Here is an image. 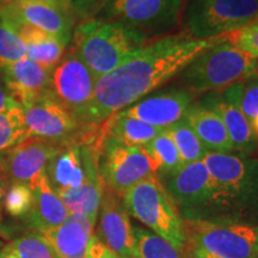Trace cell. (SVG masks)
I'll list each match as a JSON object with an SVG mask.
<instances>
[{
  "label": "cell",
  "instance_id": "6da1fadb",
  "mask_svg": "<svg viewBox=\"0 0 258 258\" xmlns=\"http://www.w3.org/2000/svg\"><path fill=\"white\" fill-rule=\"evenodd\" d=\"M221 42V37L196 40L184 35L163 37L141 48L96 80L89 124L98 127L105 123L111 116L183 72L203 51Z\"/></svg>",
  "mask_w": 258,
  "mask_h": 258
},
{
  "label": "cell",
  "instance_id": "7a4b0ae2",
  "mask_svg": "<svg viewBox=\"0 0 258 258\" xmlns=\"http://www.w3.org/2000/svg\"><path fill=\"white\" fill-rule=\"evenodd\" d=\"M202 161L212 176L213 190L194 220L252 224L251 212L258 203V160L245 154L208 152Z\"/></svg>",
  "mask_w": 258,
  "mask_h": 258
},
{
  "label": "cell",
  "instance_id": "3957f363",
  "mask_svg": "<svg viewBox=\"0 0 258 258\" xmlns=\"http://www.w3.org/2000/svg\"><path fill=\"white\" fill-rule=\"evenodd\" d=\"M147 36L121 22L85 19L77 25L72 47L96 79L147 46Z\"/></svg>",
  "mask_w": 258,
  "mask_h": 258
},
{
  "label": "cell",
  "instance_id": "277c9868",
  "mask_svg": "<svg viewBox=\"0 0 258 258\" xmlns=\"http://www.w3.org/2000/svg\"><path fill=\"white\" fill-rule=\"evenodd\" d=\"M257 72L258 57L221 42L196 57L182 72V80L192 93L220 92Z\"/></svg>",
  "mask_w": 258,
  "mask_h": 258
},
{
  "label": "cell",
  "instance_id": "5b68a950",
  "mask_svg": "<svg viewBox=\"0 0 258 258\" xmlns=\"http://www.w3.org/2000/svg\"><path fill=\"white\" fill-rule=\"evenodd\" d=\"M122 201L132 217L185 253L183 219L158 176L138 183L122 196Z\"/></svg>",
  "mask_w": 258,
  "mask_h": 258
},
{
  "label": "cell",
  "instance_id": "8992f818",
  "mask_svg": "<svg viewBox=\"0 0 258 258\" xmlns=\"http://www.w3.org/2000/svg\"><path fill=\"white\" fill-rule=\"evenodd\" d=\"M185 251L200 249L217 258L258 256V225L183 219Z\"/></svg>",
  "mask_w": 258,
  "mask_h": 258
},
{
  "label": "cell",
  "instance_id": "52a82bcc",
  "mask_svg": "<svg viewBox=\"0 0 258 258\" xmlns=\"http://www.w3.org/2000/svg\"><path fill=\"white\" fill-rule=\"evenodd\" d=\"M258 18V0H189L184 11L186 36L215 38Z\"/></svg>",
  "mask_w": 258,
  "mask_h": 258
},
{
  "label": "cell",
  "instance_id": "ba28073f",
  "mask_svg": "<svg viewBox=\"0 0 258 258\" xmlns=\"http://www.w3.org/2000/svg\"><path fill=\"white\" fill-rule=\"evenodd\" d=\"M29 137H37L63 145L88 141L101 125H86L49 91L23 106Z\"/></svg>",
  "mask_w": 258,
  "mask_h": 258
},
{
  "label": "cell",
  "instance_id": "9c48e42d",
  "mask_svg": "<svg viewBox=\"0 0 258 258\" xmlns=\"http://www.w3.org/2000/svg\"><path fill=\"white\" fill-rule=\"evenodd\" d=\"M98 169L103 184L121 198L138 183L156 175L144 147L127 145L104 133L99 145Z\"/></svg>",
  "mask_w": 258,
  "mask_h": 258
},
{
  "label": "cell",
  "instance_id": "30bf717a",
  "mask_svg": "<svg viewBox=\"0 0 258 258\" xmlns=\"http://www.w3.org/2000/svg\"><path fill=\"white\" fill-rule=\"evenodd\" d=\"M182 9L183 0H108L98 15L101 19L121 22L147 36L176 27Z\"/></svg>",
  "mask_w": 258,
  "mask_h": 258
},
{
  "label": "cell",
  "instance_id": "8fae6325",
  "mask_svg": "<svg viewBox=\"0 0 258 258\" xmlns=\"http://www.w3.org/2000/svg\"><path fill=\"white\" fill-rule=\"evenodd\" d=\"M96 78L73 48L62 56L53 71L51 91L82 123L89 124V110Z\"/></svg>",
  "mask_w": 258,
  "mask_h": 258
},
{
  "label": "cell",
  "instance_id": "7c38bea8",
  "mask_svg": "<svg viewBox=\"0 0 258 258\" xmlns=\"http://www.w3.org/2000/svg\"><path fill=\"white\" fill-rule=\"evenodd\" d=\"M0 11L8 22H19L41 29L67 47L73 36L72 10L56 0H8L0 3Z\"/></svg>",
  "mask_w": 258,
  "mask_h": 258
},
{
  "label": "cell",
  "instance_id": "4fadbf2b",
  "mask_svg": "<svg viewBox=\"0 0 258 258\" xmlns=\"http://www.w3.org/2000/svg\"><path fill=\"white\" fill-rule=\"evenodd\" d=\"M63 146L66 145L47 139L28 137L3 152L0 169L9 185L12 183H24L29 186L34 184Z\"/></svg>",
  "mask_w": 258,
  "mask_h": 258
},
{
  "label": "cell",
  "instance_id": "5bb4252c",
  "mask_svg": "<svg viewBox=\"0 0 258 258\" xmlns=\"http://www.w3.org/2000/svg\"><path fill=\"white\" fill-rule=\"evenodd\" d=\"M98 235L103 245L118 258H139L133 225L120 195L103 185Z\"/></svg>",
  "mask_w": 258,
  "mask_h": 258
},
{
  "label": "cell",
  "instance_id": "9a60e30c",
  "mask_svg": "<svg viewBox=\"0 0 258 258\" xmlns=\"http://www.w3.org/2000/svg\"><path fill=\"white\" fill-rule=\"evenodd\" d=\"M98 139L80 145L85 179L79 188L55 192L70 214H82L96 225L103 196V180L98 169Z\"/></svg>",
  "mask_w": 258,
  "mask_h": 258
},
{
  "label": "cell",
  "instance_id": "2e32d148",
  "mask_svg": "<svg viewBox=\"0 0 258 258\" xmlns=\"http://www.w3.org/2000/svg\"><path fill=\"white\" fill-rule=\"evenodd\" d=\"M165 189L184 219H195L211 198L213 179L207 166L200 160L167 176Z\"/></svg>",
  "mask_w": 258,
  "mask_h": 258
},
{
  "label": "cell",
  "instance_id": "e0dca14e",
  "mask_svg": "<svg viewBox=\"0 0 258 258\" xmlns=\"http://www.w3.org/2000/svg\"><path fill=\"white\" fill-rule=\"evenodd\" d=\"M192 99L194 93L189 90L175 89L140 99L117 114L137 118L164 131L184 118Z\"/></svg>",
  "mask_w": 258,
  "mask_h": 258
},
{
  "label": "cell",
  "instance_id": "ac0fdd59",
  "mask_svg": "<svg viewBox=\"0 0 258 258\" xmlns=\"http://www.w3.org/2000/svg\"><path fill=\"white\" fill-rule=\"evenodd\" d=\"M54 69L23 57L0 70L5 88L21 108L51 91Z\"/></svg>",
  "mask_w": 258,
  "mask_h": 258
},
{
  "label": "cell",
  "instance_id": "d6986e66",
  "mask_svg": "<svg viewBox=\"0 0 258 258\" xmlns=\"http://www.w3.org/2000/svg\"><path fill=\"white\" fill-rule=\"evenodd\" d=\"M95 224L82 214H70L62 224L42 233L56 258H89L95 243Z\"/></svg>",
  "mask_w": 258,
  "mask_h": 258
},
{
  "label": "cell",
  "instance_id": "ffe728a7",
  "mask_svg": "<svg viewBox=\"0 0 258 258\" xmlns=\"http://www.w3.org/2000/svg\"><path fill=\"white\" fill-rule=\"evenodd\" d=\"M30 189L34 194V203L31 211L24 217L29 228L42 234L57 227L66 220L70 213L59 196L51 189L46 172L35 180Z\"/></svg>",
  "mask_w": 258,
  "mask_h": 258
},
{
  "label": "cell",
  "instance_id": "44dd1931",
  "mask_svg": "<svg viewBox=\"0 0 258 258\" xmlns=\"http://www.w3.org/2000/svg\"><path fill=\"white\" fill-rule=\"evenodd\" d=\"M202 105L212 109L220 116L230 137L233 151L246 154L256 150L258 137L254 134L250 121L237 105L227 102L221 96L208 97Z\"/></svg>",
  "mask_w": 258,
  "mask_h": 258
},
{
  "label": "cell",
  "instance_id": "7402d4cb",
  "mask_svg": "<svg viewBox=\"0 0 258 258\" xmlns=\"http://www.w3.org/2000/svg\"><path fill=\"white\" fill-rule=\"evenodd\" d=\"M184 120L208 152L228 153L233 151L224 122L214 110L202 104H191Z\"/></svg>",
  "mask_w": 258,
  "mask_h": 258
},
{
  "label": "cell",
  "instance_id": "603a6c76",
  "mask_svg": "<svg viewBox=\"0 0 258 258\" xmlns=\"http://www.w3.org/2000/svg\"><path fill=\"white\" fill-rule=\"evenodd\" d=\"M9 24L25 44L27 57L46 67L55 69L64 55L66 46L63 43L32 25L19 22H9Z\"/></svg>",
  "mask_w": 258,
  "mask_h": 258
},
{
  "label": "cell",
  "instance_id": "cb8c5ba5",
  "mask_svg": "<svg viewBox=\"0 0 258 258\" xmlns=\"http://www.w3.org/2000/svg\"><path fill=\"white\" fill-rule=\"evenodd\" d=\"M46 176L55 192L79 188L85 179L80 145L70 144L61 148L48 164Z\"/></svg>",
  "mask_w": 258,
  "mask_h": 258
},
{
  "label": "cell",
  "instance_id": "d4e9b609",
  "mask_svg": "<svg viewBox=\"0 0 258 258\" xmlns=\"http://www.w3.org/2000/svg\"><path fill=\"white\" fill-rule=\"evenodd\" d=\"M101 127L104 134L110 135L127 145L139 147L146 146L161 132V129L137 118L118 114L111 116Z\"/></svg>",
  "mask_w": 258,
  "mask_h": 258
},
{
  "label": "cell",
  "instance_id": "484cf974",
  "mask_svg": "<svg viewBox=\"0 0 258 258\" xmlns=\"http://www.w3.org/2000/svg\"><path fill=\"white\" fill-rule=\"evenodd\" d=\"M144 148L150 158L153 172L156 175L167 177L183 166L178 150L165 129L161 131Z\"/></svg>",
  "mask_w": 258,
  "mask_h": 258
},
{
  "label": "cell",
  "instance_id": "4316f807",
  "mask_svg": "<svg viewBox=\"0 0 258 258\" xmlns=\"http://www.w3.org/2000/svg\"><path fill=\"white\" fill-rule=\"evenodd\" d=\"M165 131L172 138L183 165L202 160L203 157L207 154L208 151L184 118L166 128Z\"/></svg>",
  "mask_w": 258,
  "mask_h": 258
},
{
  "label": "cell",
  "instance_id": "83f0119b",
  "mask_svg": "<svg viewBox=\"0 0 258 258\" xmlns=\"http://www.w3.org/2000/svg\"><path fill=\"white\" fill-rule=\"evenodd\" d=\"M221 97L239 108L250 123L258 116V74L234 84L222 91Z\"/></svg>",
  "mask_w": 258,
  "mask_h": 258
},
{
  "label": "cell",
  "instance_id": "f1b7e54d",
  "mask_svg": "<svg viewBox=\"0 0 258 258\" xmlns=\"http://www.w3.org/2000/svg\"><path fill=\"white\" fill-rule=\"evenodd\" d=\"M5 258H56L43 235L37 232L24 234L5 244Z\"/></svg>",
  "mask_w": 258,
  "mask_h": 258
},
{
  "label": "cell",
  "instance_id": "f546056e",
  "mask_svg": "<svg viewBox=\"0 0 258 258\" xmlns=\"http://www.w3.org/2000/svg\"><path fill=\"white\" fill-rule=\"evenodd\" d=\"M133 231L139 258H184V252L153 232L140 226H133Z\"/></svg>",
  "mask_w": 258,
  "mask_h": 258
},
{
  "label": "cell",
  "instance_id": "4dcf8cb0",
  "mask_svg": "<svg viewBox=\"0 0 258 258\" xmlns=\"http://www.w3.org/2000/svg\"><path fill=\"white\" fill-rule=\"evenodd\" d=\"M28 137L23 109L18 108L0 114V153L10 150Z\"/></svg>",
  "mask_w": 258,
  "mask_h": 258
},
{
  "label": "cell",
  "instance_id": "1f68e13d",
  "mask_svg": "<svg viewBox=\"0 0 258 258\" xmlns=\"http://www.w3.org/2000/svg\"><path fill=\"white\" fill-rule=\"evenodd\" d=\"M27 56V48L0 11V70Z\"/></svg>",
  "mask_w": 258,
  "mask_h": 258
},
{
  "label": "cell",
  "instance_id": "d6a6232c",
  "mask_svg": "<svg viewBox=\"0 0 258 258\" xmlns=\"http://www.w3.org/2000/svg\"><path fill=\"white\" fill-rule=\"evenodd\" d=\"M34 194L28 184L12 183L4 195V208L14 218H24L31 211Z\"/></svg>",
  "mask_w": 258,
  "mask_h": 258
},
{
  "label": "cell",
  "instance_id": "836d02e7",
  "mask_svg": "<svg viewBox=\"0 0 258 258\" xmlns=\"http://www.w3.org/2000/svg\"><path fill=\"white\" fill-rule=\"evenodd\" d=\"M222 42L258 57V18L246 27L222 35Z\"/></svg>",
  "mask_w": 258,
  "mask_h": 258
},
{
  "label": "cell",
  "instance_id": "e575fe53",
  "mask_svg": "<svg viewBox=\"0 0 258 258\" xmlns=\"http://www.w3.org/2000/svg\"><path fill=\"white\" fill-rule=\"evenodd\" d=\"M108 0H71V10L74 17L82 21L96 18Z\"/></svg>",
  "mask_w": 258,
  "mask_h": 258
},
{
  "label": "cell",
  "instance_id": "d590c367",
  "mask_svg": "<svg viewBox=\"0 0 258 258\" xmlns=\"http://www.w3.org/2000/svg\"><path fill=\"white\" fill-rule=\"evenodd\" d=\"M18 108H21V105L15 101L14 97L10 95L8 89L5 86L0 85V114Z\"/></svg>",
  "mask_w": 258,
  "mask_h": 258
},
{
  "label": "cell",
  "instance_id": "8d00e7d4",
  "mask_svg": "<svg viewBox=\"0 0 258 258\" xmlns=\"http://www.w3.org/2000/svg\"><path fill=\"white\" fill-rule=\"evenodd\" d=\"M9 183L6 180L4 173H3L2 169H0V221H2L3 218V202H4V195L6 189H8Z\"/></svg>",
  "mask_w": 258,
  "mask_h": 258
},
{
  "label": "cell",
  "instance_id": "74e56055",
  "mask_svg": "<svg viewBox=\"0 0 258 258\" xmlns=\"http://www.w3.org/2000/svg\"><path fill=\"white\" fill-rule=\"evenodd\" d=\"M185 253H188L189 258H217L212 256L211 253L206 252V251L200 250V249H189L185 251Z\"/></svg>",
  "mask_w": 258,
  "mask_h": 258
},
{
  "label": "cell",
  "instance_id": "f35d334b",
  "mask_svg": "<svg viewBox=\"0 0 258 258\" xmlns=\"http://www.w3.org/2000/svg\"><path fill=\"white\" fill-rule=\"evenodd\" d=\"M103 243L101 240L98 239V238H96L95 243L92 244V247H91V251H90V257L89 258H99L101 257V252L103 250Z\"/></svg>",
  "mask_w": 258,
  "mask_h": 258
},
{
  "label": "cell",
  "instance_id": "ab89813d",
  "mask_svg": "<svg viewBox=\"0 0 258 258\" xmlns=\"http://www.w3.org/2000/svg\"><path fill=\"white\" fill-rule=\"evenodd\" d=\"M99 258H118V257L116 256L115 253H112L110 250L106 249L105 246H103V250L101 252V257H99Z\"/></svg>",
  "mask_w": 258,
  "mask_h": 258
},
{
  "label": "cell",
  "instance_id": "60d3db41",
  "mask_svg": "<svg viewBox=\"0 0 258 258\" xmlns=\"http://www.w3.org/2000/svg\"><path fill=\"white\" fill-rule=\"evenodd\" d=\"M4 238H5V234H4V231L0 228V252H2L3 249H4L5 246V243H4Z\"/></svg>",
  "mask_w": 258,
  "mask_h": 258
},
{
  "label": "cell",
  "instance_id": "b9f144b4",
  "mask_svg": "<svg viewBox=\"0 0 258 258\" xmlns=\"http://www.w3.org/2000/svg\"><path fill=\"white\" fill-rule=\"evenodd\" d=\"M251 125H252V129H253L254 134H256L257 137H258V116H257L256 118H254L252 122H251Z\"/></svg>",
  "mask_w": 258,
  "mask_h": 258
},
{
  "label": "cell",
  "instance_id": "7bdbcfd3",
  "mask_svg": "<svg viewBox=\"0 0 258 258\" xmlns=\"http://www.w3.org/2000/svg\"><path fill=\"white\" fill-rule=\"evenodd\" d=\"M56 2L60 3L61 5H63V6H66V8L71 9V0H56Z\"/></svg>",
  "mask_w": 258,
  "mask_h": 258
},
{
  "label": "cell",
  "instance_id": "ee69618b",
  "mask_svg": "<svg viewBox=\"0 0 258 258\" xmlns=\"http://www.w3.org/2000/svg\"><path fill=\"white\" fill-rule=\"evenodd\" d=\"M2 159H3V153H0V163H2Z\"/></svg>",
  "mask_w": 258,
  "mask_h": 258
},
{
  "label": "cell",
  "instance_id": "f6af8a7d",
  "mask_svg": "<svg viewBox=\"0 0 258 258\" xmlns=\"http://www.w3.org/2000/svg\"><path fill=\"white\" fill-rule=\"evenodd\" d=\"M253 258H258V256H256V257H253Z\"/></svg>",
  "mask_w": 258,
  "mask_h": 258
}]
</instances>
